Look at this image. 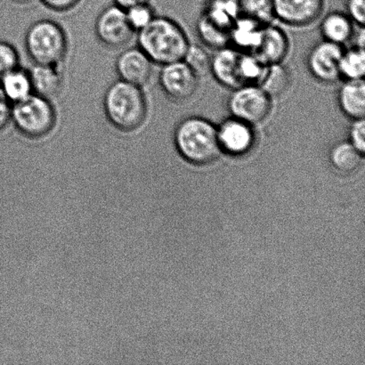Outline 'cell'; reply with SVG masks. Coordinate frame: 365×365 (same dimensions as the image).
I'll use <instances>...</instances> for the list:
<instances>
[{
    "mask_svg": "<svg viewBox=\"0 0 365 365\" xmlns=\"http://www.w3.org/2000/svg\"><path fill=\"white\" fill-rule=\"evenodd\" d=\"M138 48L152 62L162 66L184 59L190 46L180 25L163 16H155L148 26L138 32Z\"/></svg>",
    "mask_w": 365,
    "mask_h": 365,
    "instance_id": "cell-1",
    "label": "cell"
},
{
    "mask_svg": "<svg viewBox=\"0 0 365 365\" xmlns=\"http://www.w3.org/2000/svg\"><path fill=\"white\" fill-rule=\"evenodd\" d=\"M142 88L121 80L107 88L103 110L107 120L118 130L128 133L145 123L148 106Z\"/></svg>",
    "mask_w": 365,
    "mask_h": 365,
    "instance_id": "cell-2",
    "label": "cell"
},
{
    "mask_svg": "<svg viewBox=\"0 0 365 365\" xmlns=\"http://www.w3.org/2000/svg\"><path fill=\"white\" fill-rule=\"evenodd\" d=\"M174 142L182 158L195 165L213 163L221 153L217 127L203 118L182 120L175 130Z\"/></svg>",
    "mask_w": 365,
    "mask_h": 365,
    "instance_id": "cell-3",
    "label": "cell"
},
{
    "mask_svg": "<svg viewBox=\"0 0 365 365\" xmlns=\"http://www.w3.org/2000/svg\"><path fill=\"white\" fill-rule=\"evenodd\" d=\"M25 48L34 63L60 66L66 58L68 41L62 26L55 21H35L25 34Z\"/></svg>",
    "mask_w": 365,
    "mask_h": 365,
    "instance_id": "cell-4",
    "label": "cell"
},
{
    "mask_svg": "<svg viewBox=\"0 0 365 365\" xmlns=\"http://www.w3.org/2000/svg\"><path fill=\"white\" fill-rule=\"evenodd\" d=\"M11 123L25 138L34 140L46 138L56 126L55 106L50 99L32 93L28 98L13 103Z\"/></svg>",
    "mask_w": 365,
    "mask_h": 365,
    "instance_id": "cell-5",
    "label": "cell"
},
{
    "mask_svg": "<svg viewBox=\"0 0 365 365\" xmlns=\"http://www.w3.org/2000/svg\"><path fill=\"white\" fill-rule=\"evenodd\" d=\"M232 117L250 125L266 120L272 110V98L257 85H245L232 89L228 99Z\"/></svg>",
    "mask_w": 365,
    "mask_h": 365,
    "instance_id": "cell-6",
    "label": "cell"
},
{
    "mask_svg": "<svg viewBox=\"0 0 365 365\" xmlns=\"http://www.w3.org/2000/svg\"><path fill=\"white\" fill-rule=\"evenodd\" d=\"M95 29L100 42L110 48L128 44L135 34L128 24L126 11L116 5L106 7L100 13Z\"/></svg>",
    "mask_w": 365,
    "mask_h": 365,
    "instance_id": "cell-7",
    "label": "cell"
},
{
    "mask_svg": "<svg viewBox=\"0 0 365 365\" xmlns=\"http://www.w3.org/2000/svg\"><path fill=\"white\" fill-rule=\"evenodd\" d=\"M199 78L184 60L164 64L159 82L164 93L175 101H185L195 94Z\"/></svg>",
    "mask_w": 365,
    "mask_h": 365,
    "instance_id": "cell-8",
    "label": "cell"
},
{
    "mask_svg": "<svg viewBox=\"0 0 365 365\" xmlns=\"http://www.w3.org/2000/svg\"><path fill=\"white\" fill-rule=\"evenodd\" d=\"M217 133L221 153L229 155H245L255 145L256 133L252 125L234 117L223 121L217 128Z\"/></svg>",
    "mask_w": 365,
    "mask_h": 365,
    "instance_id": "cell-9",
    "label": "cell"
},
{
    "mask_svg": "<svg viewBox=\"0 0 365 365\" xmlns=\"http://www.w3.org/2000/svg\"><path fill=\"white\" fill-rule=\"evenodd\" d=\"M343 53L342 46L327 41L318 43L311 50L307 66L311 74L323 83H334L341 78L339 63Z\"/></svg>",
    "mask_w": 365,
    "mask_h": 365,
    "instance_id": "cell-10",
    "label": "cell"
},
{
    "mask_svg": "<svg viewBox=\"0 0 365 365\" xmlns=\"http://www.w3.org/2000/svg\"><path fill=\"white\" fill-rule=\"evenodd\" d=\"M274 16L291 26L313 24L324 10V0H272Z\"/></svg>",
    "mask_w": 365,
    "mask_h": 365,
    "instance_id": "cell-11",
    "label": "cell"
},
{
    "mask_svg": "<svg viewBox=\"0 0 365 365\" xmlns=\"http://www.w3.org/2000/svg\"><path fill=\"white\" fill-rule=\"evenodd\" d=\"M153 64L141 48H132L120 53L115 67L120 80L143 88L152 77Z\"/></svg>",
    "mask_w": 365,
    "mask_h": 365,
    "instance_id": "cell-12",
    "label": "cell"
},
{
    "mask_svg": "<svg viewBox=\"0 0 365 365\" xmlns=\"http://www.w3.org/2000/svg\"><path fill=\"white\" fill-rule=\"evenodd\" d=\"M289 39L282 29L264 25L259 44L252 53L264 66L282 63L289 52Z\"/></svg>",
    "mask_w": 365,
    "mask_h": 365,
    "instance_id": "cell-13",
    "label": "cell"
},
{
    "mask_svg": "<svg viewBox=\"0 0 365 365\" xmlns=\"http://www.w3.org/2000/svg\"><path fill=\"white\" fill-rule=\"evenodd\" d=\"M242 52L228 46L218 48L210 58V73L225 88L235 89L243 86L240 75V58Z\"/></svg>",
    "mask_w": 365,
    "mask_h": 365,
    "instance_id": "cell-14",
    "label": "cell"
},
{
    "mask_svg": "<svg viewBox=\"0 0 365 365\" xmlns=\"http://www.w3.org/2000/svg\"><path fill=\"white\" fill-rule=\"evenodd\" d=\"M59 67L53 64L34 63L29 73L35 94L48 99L58 95L63 87V74Z\"/></svg>",
    "mask_w": 365,
    "mask_h": 365,
    "instance_id": "cell-15",
    "label": "cell"
},
{
    "mask_svg": "<svg viewBox=\"0 0 365 365\" xmlns=\"http://www.w3.org/2000/svg\"><path fill=\"white\" fill-rule=\"evenodd\" d=\"M339 106L343 113L350 119H364L365 82L361 80H346L339 88Z\"/></svg>",
    "mask_w": 365,
    "mask_h": 365,
    "instance_id": "cell-16",
    "label": "cell"
},
{
    "mask_svg": "<svg viewBox=\"0 0 365 365\" xmlns=\"http://www.w3.org/2000/svg\"><path fill=\"white\" fill-rule=\"evenodd\" d=\"M264 24L247 17H239L230 31V42L240 51L252 53L259 44Z\"/></svg>",
    "mask_w": 365,
    "mask_h": 365,
    "instance_id": "cell-17",
    "label": "cell"
},
{
    "mask_svg": "<svg viewBox=\"0 0 365 365\" xmlns=\"http://www.w3.org/2000/svg\"><path fill=\"white\" fill-rule=\"evenodd\" d=\"M0 89L12 105L21 101L34 93L30 73L20 66L14 68L0 78Z\"/></svg>",
    "mask_w": 365,
    "mask_h": 365,
    "instance_id": "cell-18",
    "label": "cell"
},
{
    "mask_svg": "<svg viewBox=\"0 0 365 365\" xmlns=\"http://www.w3.org/2000/svg\"><path fill=\"white\" fill-rule=\"evenodd\" d=\"M321 32L324 41L342 46L353 37V21L345 14H329L321 24Z\"/></svg>",
    "mask_w": 365,
    "mask_h": 365,
    "instance_id": "cell-19",
    "label": "cell"
},
{
    "mask_svg": "<svg viewBox=\"0 0 365 365\" xmlns=\"http://www.w3.org/2000/svg\"><path fill=\"white\" fill-rule=\"evenodd\" d=\"M202 14L229 31L240 17L235 0H210Z\"/></svg>",
    "mask_w": 365,
    "mask_h": 365,
    "instance_id": "cell-20",
    "label": "cell"
},
{
    "mask_svg": "<svg viewBox=\"0 0 365 365\" xmlns=\"http://www.w3.org/2000/svg\"><path fill=\"white\" fill-rule=\"evenodd\" d=\"M363 157L349 142L338 143L330 153L332 166L342 173H352L359 169Z\"/></svg>",
    "mask_w": 365,
    "mask_h": 365,
    "instance_id": "cell-21",
    "label": "cell"
},
{
    "mask_svg": "<svg viewBox=\"0 0 365 365\" xmlns=\"http://www.w3.org/2000/svg\"><path fill=\"white\" fill-rule=\"evenodd\" d=\"M289 74L287 69L281 63L267 66L259 84L267 95L278 96L284 94L288 88Z\"/></svg>",
    "mask_w": 365,
    "mask_h": 365,
    "instance_id": "cell-22",
    "label": "cell"
},
{
    "mask_svg": "<svg viewBox=\"0 0 365 365\" xmlns=\"http://www.w3.org/2000/svg\"><path fill=\"white\" fill-rule=\"evenodd\" d=\"M341 78L345 80H361L365 74L364 48L354 46L353 48L343 51L339 63Z\"/></svg>",
    "mask_w": 365,
    "mask_h": 365,
    "instance_id": "cell-23",
    "label": "cell"
},
{
    "mask_svg": "<svg viewBox=\"0 0 365 365\" xmlns=\"http://www.w3.org/2000/svg\"><path fill=\"white\" fill-rule=\"evenodd\" d=\"M197 32L204 44L210 48H224L230 42V31L218 26L203 14L200 16L197 23Z\"/></svg>",
    "mask_w": 365,
    "mask_h": 365,
    "instance_id": "cell-24",
    "label": "cell"
},
{
    "mask_svg": "<svg viewBox=\"0 0 365 365\" xmlns=\"http://www.w3.org/2000/svg\"><path fill=\"white\" fill-rule=\"evenodd\" d=\"M239 11L240 17L267 24L274 17L273 2L272 0H235Z\"/></svg>",
    "mask_w": 365,
    "mask_h": 365,
    "instance_id": "cell-25",
    "label": "cell"
},
{
    "mask_svg": "<svg viewBox=\"0 0 365 365\" xmlns=\"http://www.w3.org/2000/svg\"><path fill=\"white\" fill-rule=\"evenodd\" d=\"M182 60L198 78L205 76L210 71V57L198 46H189Z\"/></svg>",
    "mask_w": 365,
    "mask_h": 365,
    "instance_id": "cell-26",
    "label": "cell"
},
{
    "mask_svg": "<svg viewBox=\"0 0 365 365\" xmlns=\"http://www.w3.org/2000/svg\"><path fill=\"white\" fill-rule=\"evenodd\" d=\"M125 11L128 24L135 34L148 26L155 17V11L150 6L149 3L140 4Z\"/></svg>",
    "mask_w": 365,
    "mask_h": 365,
    "instance_id": "cell-27",
    "label": "cell"
},
{
    "mask_svg": "<svg viewBox=\"0 0 365 365\" xmlns=\"http://www.w3.org/2000/svg\"><path fill=\"white\" fill-rule=\"evenodd\" d=\"M20 66V57L12 44L0 41V78L11 70Z\"/></svg>",
    "mask_w": 365,
    "mask_h": 365,
    "instance_id": "cell-28",
    "label": "cell"
},
{
    "mask_svg": "<svg viewBox=\"0 0 365 365\" xmlns=\"http://www.w3.org/2000/svg\"><path fill=\"white\" fill-rule=\"evenodd\" d=\"M361 155L365 153V121L364 119L354 120L349 130V141Z\"/></svg>",
    "mask_w": 365,
    "mask_h": 365,
    "instance_id": "cell-29",
    "label": "cell"
},
{
    "mask_svg": "<svg viewBox=\"0 0 365 365\" xmlns=\"http://www.w3.org/2000/svg\"><path fill=\"white\" fill-rule=\"evenodd\" d=\"M346 9L350 19L360 26H364L365 0H346Z\"/></svg>",
    "mask_w": 365,
    "mask_h": 365,
    "instance_id": "cell-30",
    "label": "cell"
},
{
    "mask_svg": "<svg viewBox=\"0 0 365 365\" xmlns=\"http://www.w3.org/2000/svg\"><path fill=\"white\" fill-rule=\"evenodd\" d=\"M11 108L12 103L6 99L0 89V133L5 130L11 123Z\"/></svg>",
    "mask_w": 365,
    "mask_h": 365,
    "instance_id": "cell-31",
    "label": "cell"
},
{
    "mask_svg": "<svg viewBox=\"0 0 365 365\" xmlns=\"http://www.w3.org/2000/svg\"><path fill=\"white\" fill-rule=\"evenodd\" d=\"M43 5L56 12H66L74 9L80 0H41Z\"/></svg>",
    "mask_w": 365,
    "mask_h": 365,
    "instance_id": "cell-32",
    "label": "cell"
},
{
    "mask_svg": "<svg viewBox=\"0 0 365 365\" xmlns=\"http://www.w3.org/2000/svg\"><path fill=\"white\" fill-rule=\"evenodd\" d=\"M145 3H149V0H114V5L120 6L125 10Z\"/></svg>",
    "mask_w": 365,
    "mask_h": 365,
    "instance_id": "cell-33",
    "label": "cell"
},
{
    "mask_svg": "<svg viewBox=\"0 0 365 365\" xmlns=\"http://www.w3.org/2000/svg\"><path fill=\"white\" fill-rule=\"evenodd\" d=\"M365 44V34H364V26H361V30L359 34V37L356 38V46L359 48H364Z\"/></svg>",
    "mask_w": 365,
    "mask_h": 365,
    "instance_id": "cell-34",
    "label": "cell"
},
{
    "mask_svg": "<svg viewBox=\"0 0 365 365\" xmlns=\"http://www.w3.org/2000/svg\"><path fill=\"white\" fill-rule=\"evenodd\" d=\"M16 1L17 2H28V1H30V0H16Z\"/></svg>",
    "mask_w": 365,
    "mask_h": 365,
    "instance_id": "cell-35",
    "label": "cell"
}]
</instances>
